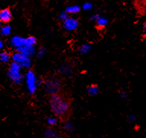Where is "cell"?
Returning <instances> with one entry per match:
<instances>
[{"label": "cell", "instance_id": "6da1fadb", "mask_svg": "<svg viewBox=\"0 0 146 138\" xmlns=\"http://www.w3.org/2000/svg\"><path fill=\"white\" fill-rule=\"evenodd\" d=\"M50 110L60 123L69 121L73 113V97L67 88L48 96Z\"/></svg>", "mask_w": 146, "mask_h": 138}, {"label": "cell", "instance_id": "7a4b0ae2", "mask_svg": "<svg viewBox=\"0 0 146 138\" xmlns=\"http://www.w3.org/2000/svg\"><path fill=\"white\" fill-rule=\"evenodd\" d=\"M43 88L48 96L56 93L65 87V81L60 75H47L43 80Z\"/></svg>", "mask_w": 146, "mask_h": 138}, {"label": "cell", "instance_id": "3957f363", "mask_svg": "<svg viewBox=\"0 0 146 138\" xmlns=\"http://www.w3.org/2000/svg\"><path fill=\"white\" fill-rule=\"evenodd\" d=\"M13 19V15L9 7L0 10V22L2 24H9Z\"/></svg>", "mask_w": 146, "mask_h": 138}, {"label": "cell", "instance_id": "277c9868", "mask_svg": "<svg viewBox=\"0 0 146 138\" xmlns=\"http://www.w3.org/2000/svg\"><path fill=\"white\" fill-rule=\"evenodd\" d=\"M9 76L12 81L18 82L21 78L20 74H19V65L17 62H13L11 64V68L9 71Z\"/></svg>", "mask_w": 146, "mask_h": 138}, {"label": "cell", "instance_id": "5b68a950", "mask_svg": "<svg viewBox=\"0 0 146 138\" xmlns=\"http://www.w3.org/2000/svg\"><path fill=\"white\" fill-rule=\"evenodd\" d=\"M78 26V20L72 18H67L64 20L63 27L67 30H74Z\"/></svg>", "mask_w": 146, "mask_h": 138}, {"label": "cell", "instance_id": "8992f818", "mask_svg": "<svg viewBox=\"0 0 146 138\" xmlns=\"http://www.w3.org/2000/svg\"><path fill=\"white\" fill-rule=\"evenodd\" d=\"M133 5L138 13L146 15V0H134Z\"/></svg>", "mask_w": 146, "mask_h": 138}, {"label": "cell", "instance_id": "52a82bcc", "mask_svg": "<svg viewBox=\"0 0 146 138\" xmlns=\"http://www.w3.org/2000/svg\"><path fill=\"white\" fill-rule=\"evenodd\" d=\"M87 91H88V95L89 96H94L97 95L99 92V87L98 85L96 84H91L87 86Z\"/></svg>", "mask_w": 146, "mask_h": 138}, {"label": "cell", "instance_id": "ba28073f", "mask_svg": "<svg viewBox=\"0 0 146 138\" xmlns=\"http://www.w3.org/2000/svg\"><path fill=\"white\" fill-rule=\"evenodd\" d=\"M11 59V55L9 54L7 51H1L0 52V61H2V63H7L10 61Z\"/></svg>", "mask_w": 146, "mask_h": 138}, {"label": "cell", "instance_id": "9c48e42d", "mask_svg": "<svg viewBox=\"0 0 146 138\" xmlns=\"http://www.w3.org/2000/svg\"><path fill=\"white\" fill-rule=\"evenodd\" d=\"M81 11V7L78 5H73V6L67 7L66 9V14H78Z\"/></svg>", "mask_w": 146, "mask_h": 138}, {"label": "cell", "instance_id": "30bf717a", "mask_svg": "<svg viewBox=\"0 0 146 138\" xmlns=\"http://www.w3.org/2000/svg\"><path fill=\"white\" fill-rule=\"evenodd\" d=\"M36 39L34 36H30L27 38H25V46H32L35 45L36 43Z\"/></svg>", "mask_w": 146, "mask_h": 138}, {"label": "cell", "instance_id": "8fae6325", "mask_svg": "<svg viewBox=\"0 0 146 138\" xmlns=\"http://www.w3.org/2000/svg\"><path fill=\"white\" fill-rule=\"evenodd\" d=\"M0 33L2 34V36H6L8 35L11 34V27L6 25V26H3V27H1V30H0Z\"/></svg>", "mask_w": 146, "mask_h": 138}, {"label": "cell", "instance_id": "7c38bea8", "mask_svg": "<svg viewBox=\"0 0 146 138\" xmlns=\"http://www.w3.org/2000/svg\"><path fill=\"white\" fill-rule=\"evenodd\" d=\"M58 121H59V119L54 116V117H52V118H48L46 119V122H47V125L52 127V126H55V125H56L58 124Z\"/></svg>", "mask_w": 146, "mask_h": 138}, {"label": "cell", "instance_id": "4fadbf2b", "mask_svg": "<svg viewBox=\"0 0 146 138\" xmlns=\"http://www.w3.org/2000/svg\"><path fill=\"white\" fill-rule=\"evenodd\" d=\"M107 23V20L104 19V18H100L98 20V23H97V26H100L101 27H104L105 24Z\"/></svg>", "mask_w": 146, "mask_h": 138}, {"label": "cell", "instance_id": "5bb4252c", "mask_svg": "<svg viewBox=\"0 0 146 138\" xmlns=\"http://www.w3.org/2000/svg\"><path fill=\"white\" fill-rule=\"evenodd\" d=\"M143 34L144 36H146V21L143 24Z\"/></svg>", "mask_w": 146, "mask_h": 138}, {"label": "cell", "instance_id": "9a60e30c", "mask_svg": "<svg viewBox=\"0 0 146 138\" xmlns=\"http://www.w3.org/2000/svg\"><path fill=\"white\" fill-rule=\"evenodd\" d=\"M4 47V43H3V41L2 40H0V50H2Z\"/></svg>", "mask_w": 146, "mask_h": 138}, {"label": "cell", "instance_id": "2e32d148", "mask_svg": "<svg viewBox=\"0 0 146 138\" xmlns=\"http://www.w3.org/2000/svg\"><path fill=\"white\" fill-rule=\"evenodd\" d=\"M43 1H46V2H48V1H50V0H43Z\"/></svg>", "mask_w": 146, "mask_h": 138}]
</instances>
